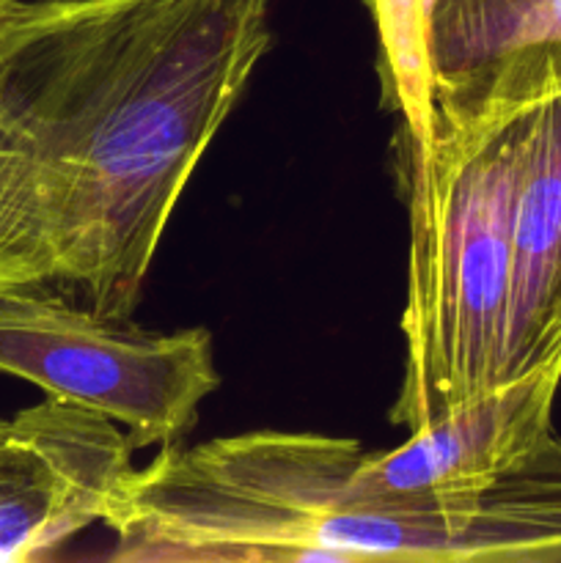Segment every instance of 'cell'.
Instances as JSON below:
<instances>
[{
    "label": "cell",
    "mask_w": 561,
    "mask_h": 563,
    "mask_svg": "<svg viewBox=\"0 0 561 563\" xmlns=\"http://www.w3.org/2000/svg\"><path fill=\"white\" fill-rule=\"evenodd\" d=\"M130 438L77 401L44 396L0 434V561H36L102 522L132 476Z\"/></svg>",
    "instance_id": "cell-4"
},
{
    "label": "cell",
    "mask_w": 561,
    "mask_h": 563,
    "mask_svg": "<svg viewBox=\"0 0 561 563\" xmlns=\"http://www.w3.org/2000/svg\"><path fill=\"white\" fill-rule=\"evenodd\" d=\"M3 429H6V421H3V418H0V434H3Z\"/></svg>",
    "instance_id": "cell-11"
},
{
    "label": "cell",
    "mask_w": 561,
    "mask_h": 563,
    "mask_svg": "<svg viewBox=\"0 0 561 563\" xmlns=\"http://www.w3.org/2000/svg\"><path fill=\"white\" fill-rule=\"evenodd\" d=\"M435 124L476 126L561 93V0H432Z\"/></svg>",
    "instance_id": "cell-6"
},
{
    "label": "cell",
    "mask_w": 561,
    "mask_h": 563,
    "mask_svg": "<svg viewBox=\"0 0 561 563\" xmlns=\"http://www.w3.org/2000/svg\"><path fill=\"white\" fill-rule=\"evenodd\" d=\"M270 0H42L0 16V126L36 289L130 319L270 49Z\"/></svg>",
    "instance_id": "cell-1"
},
{
    "label": "cell",
    "mask_w": 561,
    "mask_h": 563,
    "mask_svg": "<svg viewBox=\"0 0 561 563\" xmlns=\"http://www.w3.org/2000/svg\"><path fill=\"white\" fill-rule=\"evenodd\" d=\"M380 36L383 99L418 143L435 135L427 25L432 0H369Z\"/></svg>",
    "instance_id": "cell-8"
},
{
    "label": "cell",
    "mask_w": 561,
    "mask_h": 563,
    "mask_svg": "<svg viewBox=\"0 0 561 563\" xmlns=\"http://www.w3.org/2000/svg\"><path fill=\"white\" fill-rule=\"evenodd\" d=\"M561 372L501 385L454 416L410 432L391 451H366L346 473L350 506L432 511L468 506L553 434Z\"/></svg>",
    "instance_id": "cell-5"
},
{
    "label": "cell",
    "mask_w": 561,
    "mask_h": 563,
    "mask_svg": "<svg viewBox=\"0 0 561 563\" xmlns=\"http://www.w3.org/2000/svg\"><path fill=\"white\" fill-rule=\"evenodd\" d=\"M407 209L405 363L391 421L438 423L501 385L512 286L517 113L476 126L435 124L394 141Z\"/></svg>",
    "instance_id": "cell-2"
},
{
    "label": "cell",
    "mask_w": 561,
    "mask_h": 563,
    "mask_svg": "<svg viewBox=\"0 0 561 563\" xmlns=\"http://www.w3.org/2000/svg\"><path fill=\"white\" fill-rule=\"evenodd\" d=\"M542 372H561V93L517 113L512 286L501 385Z\"/></svg>",
    "instance_id": "cell-7"
},
{
    "label": "cell",
    "mask_w": 561,
    "mask_h": 563,
    "mask_svg": "<svg viewBox=\"0 0 561 563\" xmlns=\"http://www.w3.org/2000/svg\"><path fill=\"white\" fill-rule=\"evenodd\" d=\"M22 286H36V267H33L31 236H28L14 168L0 126V289H22Z\"/></svg>",
    "instance_id": "cell-9"
},
{
    "label": "cell",
    "mask_w": 561,
    "mask_h": 563,
    "mask_svg": "<svg viewBox=\"0 0 561 563\" xmlns=\"http://www.w3.org/2000/svg\"><path fill=\"white\" fill-rule=\"evenodd\" d=\"M0 372L124 429L132 449L185 440L220 385L207 328L157 333L53 289H0Z\"/></svg>",
    "instance_id": "cell-3"
},
{
    "label": "cell",
    "mask_w": 561,
    "mask_h": 563,
    "mask_svg": "<svg viewBox=\"0 0 561 563\" xmlns=\"http://www.w3.org/2000/svg\"><path fill=\"white\" fill-rule=\"evenodd\" d=\"M11 3H14V0H0V16L11 9Z\"/></svg>",
    "instance_id": "cell-10"
}]
</instances>
